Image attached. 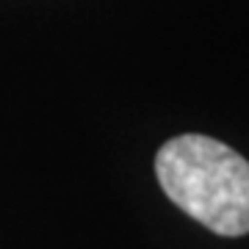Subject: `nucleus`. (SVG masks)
Returning <instances> with one entry per match:
<instances>
[{"label":"nucleus","instance_id":"1","mask_svg":"<svg viewBox=\"0 0 249 249\" xmlns=\"http://www.w3.org/2000/svg\"><path fill=\"white\" fill-rule=\"evenodd\" d=\"M163 194L216 235L249 232V160L199 133L175 136L155 155Z\"/></svg>","mask_w":249,"mask_h":249}]
</instances>
